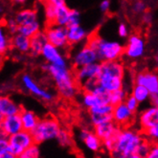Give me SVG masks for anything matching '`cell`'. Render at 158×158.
<instances>
[{
    "label": "cell",
    "mask_w": 158,
    "mask_h": 158,
    "mask_svg": "<svg viewBox=\"0 0 158 158\" xmlns=\"http://www.w3.org/2000/svg\"><path fill=\"white\" fill-rule=\"evenodd\" d=\"M99 59L96 51L87 43L83 45L81 49H79L72 58V64L74 68H79L88 64L98 62Z\"/></svg>",
    "instance_id": "cell-8"
},
{
    "label": "cell",
    "mask_w": 158,
    "mask_h": 158,
    "mask_svg": "<svg viewBox=\"0 0 158 158\" xmlns=\"http://www.w3.org/2000/svg\"><path fill=\"white\" fill-rule=\"evenodd\" d=\"M57 140L63 147H69L72 144L71 136H70L69 132L67 131H65V129H62V128L60 129V131L57 137Z\"/></svg>",
    "instance_id": "cell-36"
},
{
    "label": "cell",
    "mask_w": 158,
    "mask_h": 158,
    "mask_svg": "<svg viewBox=\"0 0 158 158\" xmlns=\"http://www.w3.org/2000/svg\"><path fill=\"white\" fill-rule=\"evenodd\" d=\"M134 114L128 109L125 103H121L113 106L112 121L120 127H129L134 119Z\"/></svg>",
    "instance_id": "cell-12"
},
{
    "label": "cell",
    "mask_w": 158,
    "mask_h": 158,
    "mask_svg": "<svg viewBox=\"0 0 158 158\" xmlns=\"http://www.w3.org/2000/svg\"><path fill=\"white\" fill-rule=\"evenodd\" d=\"M127 95H128L127 92L124 87L118 89L116 91L110 92L109 93V104L114 106L118 104L124 103Z\"/></svg>",
    "instance_id": "cell-32"
},
{
    "label": "cell",
    "mask_w": 158,
    "mask_h": 158,
    "mask_svg": "<svg viewBox=\"0 0 158 158\" xmlns=\"http://www.w3.org/2000/svg\"><path fill=\"white\" fill-rule=\"evenodd\" d=\"M70 11L71 9H69V7L66 6V4L56 6V15L53 24L66 27L69 22Z\"/></svg>",
    "instance_id": "cell-27"
},
{
    "label": "cell",
    "mask_w": 158,
    "mask_h": 158,
    "mask_svg": "<svg viewBox=\"0 0 158 158\" xmlns=\"http://www.w3.org/2000/svg\"><path fill=\"white\" fill-rule=\"evenodd\" d=\"M144 139L143 134L129 127L120 128L114 136L113 148L110 154L112 158H127L128 155L136 152L139 145Z\"/></svg>",
    "instance_id": "cell-2"
},
{
    "label": "cell",
    "mask_w": 158,
    "mask_h": 158,
    "mask_svg": "<svg viewBox=\"0 0 158 158\" xmlns=\"http://www.w3.org/2000/svg\"><path fill=\"white\" fill-rule=\"evenodd\" d=\"M1 13H2V7L0 6V14H1Z\"/></svg>",
    "instance_id": "cell-54"
},
{
    "label": "cell",
    "mask_w": 158,
    "mask_h": 158,
    "mask_svg": "<svg viewBox=\"0 0 158 158\" xmlns=\"http://www.w3.org/2000/svg\"><path fill=\"white\" fill-rule=\"evenodd\" d=\"M11 48V39L7 29L0 26V55H5Z\"/></svg>",
    "instance_id": "cell-31"
},
{
    "label": "cell",
    "mask_w": 158,
    "mask_h": 158,
    "mask_svg": "<svg viewBox=\"0 0 158 158\" xmlns=\"http://www.w3.org/2000/svg\"><path fill=\"white\" fill-rule=\"evenodd\" d=\"M21 83L28 92H30L31 94H33L36 98H39L45 102H50L53 100L52 93L49 90L41 87L39 83L30 75H28V74H24L21 77Z\"/></svg>",
    "instance_id": "cell-10"
},
{
    "label": "cell",
    "mask_w": 158,
    "mask_h": 158,
    "mask_svg": "<svg viewBox=\"0 0 158 158\" xmlns=\"http://www.w3.org/2000/svg\"><path fill=\"white\" fill-rule=\"evenodd\" d=\"M127 158H143V157L140 156L139 154H137V153H132V154H131V155H128Z\"/></svg>",
    "instance_id": "cell-52"
},
{
    "label": "cell",
    "mask_w": 158,
    "mask_h": 158,
    "mask_svg": "<svg viewBox=\"0 0 158 158\" xmlns=\"http://www.w3.org/2000/svg\"><path fill=\"white\" fill-rule=\"evenodd\" d=\"M145 158H158V147L157 143H154L152 145L150 151H148V154Z\"/></svg>",
    "instance_id": "cell-43"
},
{
    "label": "cell",
    "mask_w": 158,
    "mask_h": 158,
    "mask_svg": "<svg viewBox=\"0 0 158 158\" xmlns=\"http://www.w3.org/2000/svg\"><path fill=\"white\" fill-rule=\"evenodd\" d=\"M132 10L136 14H143L147 10V6L143 0H136V1L133 3Z\"/></svg>",
    "instance_id": "cell-41"
},
{
    "label": "cell",
    "mask_w": 158,
    "mask_h": 158,
    "mask_svg": "<svg viewBox=\"0 0 158 158\" xmlns=\"http://www.w3.org/2000/svg\"><path fill=\"white\" fill-rule=\"evenodd\" d=\"M8 138H9V135L6 133L4 129L0 127V139H6V140H8Z\"/></svg>",
    "instance_id": "cell-49"
},
{
    "label": "cell",
    "mask_w": 158,
    "mask_h": 158,
    "mask_svg": "<svg viewBox=\"0 0 158 158\" xmlns=\"http://www.w3.org/2000/svg\"><path fill=\"white\" fill-rule=\"evenodd\" d=\"M152 20V16L151 14H148V13H143V21L145 23H151Z\"/></svg>",
    "instance_id": "cell-47"
},
{
    "label": "cell",
    "mask_w": 158,
    "mask_h": 158,
    "mask_svg": "<svg viewBox=\"0 0 158 158\" xmlns=\"http://www.w3.org/2000/svg\"><path fill=\"white\" fill-rule=\"evenodd\" d=\"M118 34L120 35V38L122 39H126L129 35V29L128 27L127 26V24L125 23H120L118 26Z\"/></svg>",
    "instance_id": "cell-42"
},
{
    "label": "cell",
    "mask_w": 158,
    "mask_h": 158,
    "mask_svg": "<svg viewBox=\"0 0 158 158\" xmlns=\"http://www.w3.org/2000/svg\"><path fill=\"white\" fill-rule=\"evenodd\" d=\"M135 85L146 87L151 94H158V75L153 71H141L134 76Z\"/></svg>",
    "instance_id": "cell-11"
},
{
    "label": "cell",
    "mask_w": 158,
    "mask_h": 158,
    "mask_svg": "<svg viewBox=\"0 0 158 158\" xmlns=\"http://www.w3.org/2000/svg\"><path fill=\"white\" fill-rule=\"evenodd\" d=\"M14 18L18 26L26 25L39 20L38 13L34 9H22V10L16 13Z\"/></svg>",
    "instance_id": "cell-25"
},
{
    "label": "cell",
    "mask_w": 158,
    "mask_h": 158,
    "mask_svg": "<svg viewBox=\"0 0 158 158\" xmlns=\"http://www.w3.org/2000/svg\"><path fill=\"white\" fill-rule=\"evenodd\" d=\"M139 124H140L142 131L158 126V106H152L143 110L139 116Z\"/></svg>",
    "instance_id": "cell-16"
},
{
    "label": "cell",
    "mask_w": 158,
    "mask_h": 158,
    "mask_svg": "<svg viewBox=\"0 0 158 158\" xmlns=\"http://www.w3.org/2000/svg\"><path fill=\"white\" fill-rule=\"evenodd\" d=\"M145 139L151 143H157V138H158V126H154L152 127H148L145 131H143Z\"/></svg>",
    "instance_id": "cell-35"
},
{
    "label": "cell",
    "mask_w": 158,
    "mask_h": 158,
    "mask_svg": "<svg viewBox=\"0 0 158 158\" xmlns=\"http://www.w3.org/2000/svg\"><path fill=\"white\" fill-rule=\"evenodd\" d=\"M44 1H47V2L53 4L54 6H60V5L65 4V0H44Z\"/></svg>",
    "instance_id": "cell-48"
},
{
    "label": "cell",
    "mask_w": 158,
    "mask_h": 158,
    "mask_svg": "<svg viewBox=\"0 0 158 158\" xmlns=\"http://www.w3.org/2000/svg\"><path fill=\"white\" fill-rule=\"evenodd\" d=\"M3 60H4V55H0V65L2 64Z\"/></svg>",
    "instance_id": "cell-53"
},
{
    "label": "cell",
    "mask_w": 158,
    "mask_h": 158,
    "mask_svg": "<svg viewBox=\"0 0 158 158\" xmlns=\"http://www.w3.org/2000/svg\"><path fill=\"white\" fill-rule=\"evenodd\" d=\"M80 23H81V14L77 10H71L70 11V15H69V22H68L67 26L78 25Z\"/></svg>",
    "instance_id": "cell-39"
},
{
    "label": "cell",
    "mask_w": 158,
    "mask_h": 158,
    "mask_svg": "<svg viewBox=\"0 0 158 158\" xmlns=\"http://www.w3.org/2000/svg\"><path fill=\"white\" fill-rule=\"evenodd\" d=\"M46 43H47V40H46L45 35L42 31H40L30 38V51L29 52L33 56H35V57L40 56L41 50Z\"/></svg>",
    "instance_id": "cell-26"
},
{
    "label": "cell",
    "mask_w": 158,
    "mask_h": 158,
    "mask_svg": "<svg viewBox=\"0 0 158 158\" xmlns=\"http://www.w3.org/2000/svg\"><path fill=\"white\" fill-rule=\"evenodd\" d=\"M21 109L22 107L10 97L0 95V120L9 115L18 114Z\"/></svg>",
    "instance_id": "cell-21"
},
{
    "label": "cell",
    "mask_w": 158,
    "mask_h": 158,
    "mask_svg": "<svg viewBox=\"0 0 158 158\" xmlns=\"http://www.w3.org/2000/svg\"><path fill=\"white\" fill-rule=\"evenodd\" d=\"M40 1H42V2H43V1H44V0H40Z\"/></svg>",
    "instance_id": "cell-55"
},
{
    "label": "cell",
    "mask_w": 158,
    "mask_h": 158,
    "mask_svg": "<svg viewBox=\"0 0 158 158\" xmlns=\"http://www.w3.org/2000/svg\"><path fill=\"white\" fill-rule=\"evenodd\" d=\"M9 152V144L6 139H0V156Z\"/></svg>",
    "instance_id": "cell-44"
},
{
    "label": "cell",
    "mask_w": 158,
    "mask_h": 158,
    "mask_svg": "<svg viewBox=\"0 0 158 158\" xmlns=\"http://www.w3.org/2000/svg\"><path fill=\"white\" fill-rule=\"evenodd\" d=\"M100 71H101V63L98 61V62L88 64V65L75 68V71L73 72L77 82L79 83V85H81V83L88 80L98 78V76L100 75Z\"/></svg>",
    "instance_id": "cell-13"
},
{
    "label": "cell",
    "mask_w": 158,
    "mask_h": 158,
    "mask_svg": "<svg viewBox=\"0 0 158 158\" xmlns=\"http://www.w3.org/2000/svg\"><path fill=\"white\" fill-rule=\"evenodd\" d=\"M6 29L8 31V33H10L11 35H14L15 33H17V28L18 25L16 23V21L15 20L14 17H10L8 18L7 21H6Z\"/></svg>",
    "instance_id": "cell-40"
},
{
    "label": "cell",
    "mask_w": 158,
    "mask_h": 158,
    "mask_svg": "<svg viewBox=\"0 0 158 158\" xmlns=\"http://www.w3.org/2000/svg\"><path fill=\"white\" fill-rule=\"evenodd\" d=\"M8 144L9 152H11L15 156H18L27 148L35 144V141L30 131H26L22 129L21 131L9 136Z\"/></svg>",
    "instance_id": "cell-5"
},
{
    "label": "cell",
    "mask_w": 158,
    "mask_h": 158,
    "mask_svg": "<svg viewBox=\"0 0 158 158\" xmlns=\"http://www.w3.org/2000/svg\"><path fill=\"white\" fill-rule=\"evenodd\" d=\"M43 5H44V16L46 22H47L48 25H51L54 23V19H55L56 6H54L53 4L47 1H43Z\"/></svg>",
    "instance_id": "cell-34"
},
{
    "label": "cell",
    "mask_w": 158,
    "mask_h": 158,
    "mask_svg": "<svg viewBox=\"0 0 158 158\" xmlns=\"http://www.w3.org/2000/svg\"><path fill=\"white\" fill-rule=\"evenodd\" d=\"M43 33L47 42L54 45L55 47L62 50L69 45L66 36V27L51 24L46 27Z\"/></svg>",
    "instance_id": "cell-6"
},
{
    "label": "cell",
    "mask_w": 158,
    "mask_h": 158,
    "mask_svg": "<svg viewBox=\"0 0 158 158\" xmlns=\"http://www.w3.org/2000/svg\"><path fill=\"white\" fill-rule=\"evenodd\" d=\"M101 63V71L100 73L108 74V75L116 76L124 79L126 76V68L124 63L120 60H109V61H102Z\"/></svg>",
    "instance_id": "cell-19"
},
{
    "label": "cell",
    "mask_w": 158,
    "mask_h": 158,
    "mask_svg": "<svg viewBox=\"0 0 158 158\" xmlns=\"http://www.w3.org/2000/svg\"><path fill=\"white\" fill-rule=\"evenodd\" d=\"M120 127L115 124L113 121H109V122H106L103 124H100L98 126L94 127V131L95 134L101 139L102 142L106 140L108 138L113 137L117 134V132L120 131Z\"/></svg>",
    "instance_id": "cell-20"
},
{
    "label": "cell",
    "mask_w": 158,
    "mask_h": 158,
    "mask_svg": "<svg viewBox=\"0 0 158 158\" xmlns=\"http://www.w3.org/2000/svg\"><path fill=\"white\" fill-rule=\"evenodd\" d=\"M146 44L141 35L133 34L128 35V40L124 46V55L129 60H138L145 54Z\"/></svg>",
    "instance_id": "cell-7"
},
{
    "label": "cell",
    "mask_w": 158,
    "mask_h": 158,
    "mask_svg": "<svg viewBox=\"0 0 158 158\" xmlns=\"http://www.w3.org/2000/svg\"><path fill=\"white\" fill-rule=\"evenodd\" d=\"M124 103L128 107V109L131 111H132L133 113H136V111H137V109L139 107V105H140L132 95H127Z\"/></svg>",
    "instance_id": "cell-38"
},
{
    "label": "cell",
    "mask_w": 158,
    "mask_h": 158,
    "mask_svg": "<svg viewBox=\"0 0 158 158\" xmlns=\"http://www.w3.org/2000/svg\"><path fill=\"white\" fill-rule=\"evenodd\" d=\"M42 67L55 81L56 88L62 98L71 100L77 96L80 85L72 69L68 66H56L49 63L44 64Z\"/></svg>",
    "instance_id": "cell-1"
},
{
    "label": "cell",
    "mask_w": 158,
    "mask_h": 158,
    "mask_svg": "<svg viewBox=\"0 0 158 158\" xmlns=\"http://www.w3.org/2000/svg\"><path fill=\"white\" fill-rule=\"evenodd\" d=\"M40 31H41V25L39 20L26 25H20L17 28V33L27 36V38H31V36L38 34Z\"/></svg>",
    "instance_id": "cell-29"
},
{
    "label": "cell",
    "mask_w": 158,
    "mask_h": 158,
    "mask_svg": "<svg viewBox=\"0 0 158 158\" xmlns=\"http://www.w3.org/2000/svg\"><path fill=\"white\" fill-rule=\"evenodd\" d=\"M19 116H20L21 123H22V128H23V131H26L32 132L33 129L36 127V125H38L40 121L39 116L36 115L34 111L25 109L23 107L20 110Z\"/></svg>",
    "instance_id": "cell-23"
},
{
    "label": "cell",
    "mask_w": 158,
    "mask_h": 158,
    "mask_svg": "<svg viewBox=\"0 0 158 158\" xmlns=\"http://www.w3.org/2000/svg\"><path fill=\"white\" fill-rule=\"evenodd\" d=\"M0 158H17V156L12 154L11 152H7V153H5V154L0 156Z\"/></svg>",
    "instance_id": "cell-50"
},
{
    "label": "cell",
    "mask_w": 158,
    "mask_h": 158,
    "mask_svg": "<svg viewBox=\"0 0 158 158\" xmlns=\"http://www.w3.org/2000/svg\"><path fill=\"white\" fill-rule=\"evenodd\" d=\"M66 36H67L68 44L76 45L85 41L87 39L88 34L81 26V24H78V25H71L66 27Z\"/></svg>",
    "instance_id": "cell-22"
},
{
    "label": "cell",
    "mask_w": 158,
    "mask_h": 158,
    "mask_svg": "<svg viewBox=\"0 0 158 158\" xmlns=\"http://www.w3.org/2000/svg\"><path fill=\"white\" fill-rule=\"evenodd\" d=\"M81 103L83 107L90 109L99 105L109 104V93H106L105 95H96L91 92H85L81 96Z\"/></svg>",
    "instance_id": "cell-18"
},
{
    "label": "cell",
    "mask_w": 158,
    "mask_h": 158,
    "mask_svg": "<svg viewBox=\"0 0 158 158\" xmlns=\"http://www.w3.org/2000/svg\"><path fill=\"white\" fill-rule=\"evenodd\" d=\"M79 137L81 141L85 144V146L89 151L93 152H97L101 150L103 142L101 139L95 134L94 131H88L86 128H82L79 133Z\"/></svg>",
    "instance_id": "cell-15"
},
{
    "label": "cell",
    "mask_w": 158,
    "mask_h": 158,
    "mask_svg": "<svg viewBox=\"0 0 158 158\" xmlns=\"http://www.w3.org/2000/svg\"><path fill=\"white\" fill-rule=\"evenodd\" d=\"M98 81L100 85L108 93L123 88L125 85L124 79L105 73H100V75L98 76Z\"/></svg>",
    "instance_id": "cell-14"
},
{
    "label": "cell",
    "mask_w": 158,
    "mask_h": 158,
    "mask_svg": "<svg viewBox=\"0 0 158 158\" xmlns=\"http://www.w3.org/2000/svg\"><path fill=\"white\" fill-rule=\"evenodd\" d=\"M28 0H12V2L15 5H23L24 3H26Z\"/></svg>",
    "instance_id": "cell-51"
},
{
    "label": "cell",
    "mask_w": 158,
    "mask_h": 158,
    "mask_svg": "<svg viewBox=\"0 0 158 158\" xmlns=\"http://www.w3.org/2000/svg\"><path fill=\"white\" fill-rule=\"evenodd\" d=\"M0 127L4 129L9 136L21 131L23 128L19 113L2 118L0 120Z\"/></svg>",
    "instance_id": "cell-17"
},
{
    "label": "cell",
    "mask_w": 158,
    "mask_h": 158,
    "mask_svg": "<svg viewBox=\"0 0 158 158\" xmlns=\"http://www.w3.org/2000/svg\"><path fill=\"white\" fill-rule=\"evenodd\" d=\"M110 9V1L109 0H103L100 4V10L103 13H107Z\"/></svg>",
    "instance_id": "cell-45"
},
{
    "label": "cell",
    "mask_w": 158,
    "mask_h": 158,
    "mask_svg": "<svg viewBox=\"0 0 158 158\" xmlns=\"http://www.w3.org/2000/svg\"><path fill=\"white\" fill-rule=\"evenodd\" d=\"M87 44L97 53L99 60H118L124 56V45L119 41L106 40L97 35L87 36Z\"/></svg>",
    "instance_id": "cell-3"
},
{
    "label": "cell",
    "mask_w": 158,
    "mask_h": 158,
    "mask_svg": "<svg viewBox=\"0 0 158 158\" xmlns=\"http://www.w3.org/2000/svg\"><path fill=\"white\" fill-rule=\"evenodd\" d=\"M11 47L21 54H26L30 51V38L15 33L11 39Z\"/></svg>",
    "instance_id": "cell-24"
},
{
    "label": "cell",
    "mask_w": 158,
    "mask_h": 158,
    "mask_svg": "<svg viewBox=\"0 0 158 158\" xmlns=\"http://www.w3.org/2000/svg\"><path fill=\"white\" fill-rule=\"evenodd\" d=\"M40 151L38 144H33L29 148H27L25 151H23L17 158H40Z\"/></svg>",
    "instance_id": "cell-33"
},
{
    "label": "cell",
    "mask_w": 158,
    "mask_h": 158,
    "mask_svg": "<svg viewBox=\"0 0 158 158\" xmlns=\"http://www.w3.org/2000/svg\"><path fill=\"white\" fill-rule=\"evenodd\" d=\"M40 56L46 61V63L56 66H68L65 56L62 54L61 49L55 47L54 45L48 42L43 46Z\"/></svg>",
    "instance_id": "cell-9"
},
{
    "label": "cell",
    "mask_w": 158,
    "mask_h": 158,
    "mask_svg": "<svg viewBox=\"0 0 158 158\" xmlns=\"http://www.w3.org/2000/svg\"><path fill=\"white\" fill-rule=\"evenodd\" d=\"M151 103L152 106H158V94H151L150 96V99Z\"/></svg>",
    "instance_id": "cell-46"
},
{
    "label": "cell",
    "mask_w": 158,
    "mask_h": 158,
    "mask_svg": "<svg viewBox=\"0 0 158 158\" xmlns=\"http://www.w3.org/2000/svg\"><path fill=\"white\" fill-rule=\"evenodd\" d=\"M60 125L55 117L47 116L43 119H40L38 125L31 132L35 144H41L45 141L57 139L60 131Z\"/></svg>",
    "instance_id": "cell-4"
},
{
    "label": "cell",
    "mask_w": 158,
    "mask_h": 158,
    "mask_svg": "<svg viewBox=\"0 0 158 158\" xmlns=\"http://www.w3.org/2000/svg\"><path fill=\"white\" fill-rule=\"evenodd\" d=\"M136 100L139 104L141 103H145V102L148 101L150 99V96H151V93L148 92V90L142 86V85H133L132 86V89H131V94Z\"/></svg>",
    "instance_id": "cell-30"
},
{
    "label": "cell",
    "mask_w": 158,
    "mask_h": 158,
    "mask_svg": "<svg viewBox=\"0 0 158 158\" xmlns=\"http://www.w3.org/2000/svg\"><path fill=\"white\" fill-rule=\"evenodd\" d=\"M80 86H81L83 91L94 93V94H96V95H105V94H106V93H108L100 85L98 78L88 80L83 83H81Z\"/></svg>",
    "instance_id": "cell-28"
},
{
    "label": "cell",
    "mask_w": 158,
    "mask_h": 158,
    "mask_svg": "<svg viewBox=\"0 0 158 158\" xmlns=\"http://www.w3.org/2000/svg\"><path fill=\"white\" fill-rule=\"evenodd\" d=\"M152 144L153 143H151V142H148V140H146V139H144V140L141 142V144L139 145V147H138V148H137V151H136L135 153H137L140 156H142L143 158H145L146 155L148 154V151H150V148H151Z\"/></svg>",
    "instance_id": "cell-37"
}]
</instances>
